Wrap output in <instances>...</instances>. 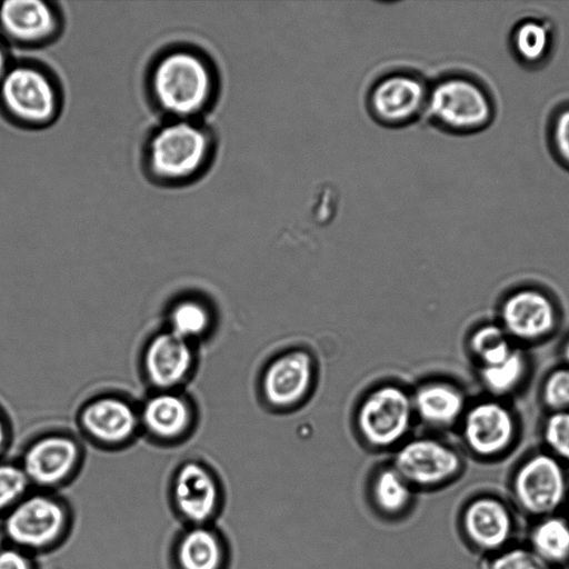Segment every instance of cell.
Here are the masks:
<instances>
[{
	"instance_id": "cell-1",
	"label": "cell",
	"mask_w": 569,
	"mask_h": 569,
	"mask_svg": "<svg viewBox=\"0 0 569 569\" xmlns=\"http://www.w3.org/2000/svg\"><path fill=\"white\" fill-rule=\"evenodd\" d=\"M143 90L160 120H204L219 97V71L201 47L172 42L161 47L149 60Z\"/></svg>"
},
{
	"instance_id": "cell-2",
	"label": "cell",
	"mask_w": 569,
	"mask_h": 569,
	"mask_svg": "<svg viewBox=\"0 0 569 569\" xmlns=\"http://www.w3.org/2000/svg\"><path fill=\"white\" fill-rule=\"evenodd\" d=\"M217 146V136L206 120L161 119L142 142L141 170L157 187L184 188L206 176Z\"/></svg>"
},
{
	"instance_id": "cell-3",
	"label": "cell",
	"mask_w": 569,
	"mask_h": 569,
	"mask_svg": "<svg viewBox=\"0 0 569 569\" xmlns=\"http://www.w3.org/2000/svg\"><path fill=\"white\" fill-rule=\"evenodd\" d=\"M63 107V86L50 66L34 58L12 61L0 81V111L8 121L23 130H44Z\"/></svg>"
},
{
	"instance_id": "cell-4",
	"label": "cell",
	"mask_w": 569,
	"mask_h": 569,
	"mask_svg": "<svg viewBox=\"0 0 569 569\" xmlns=\"http://www.w3.org/2000/svg\"><path fill=\"white\" fill-rule=\"evenodd\" d=\"M509 491L512 507L531 520L562 512L569 502L568 467L543 449L532 451L516 465Z\"/></svg>"
},
{
	"instance_id": "cell-5",
	"label": "cell",
	"mask_w": 569,
	"mask_h": 569,
	"mask_svg": "<svg viewBox=\"0 0 569 569\" xmlns=\"http://www.w3.org/2000/svg\"><path fill=\"white\" fill-rule=\"evenodd\" d=\"M425 114L443 130L468 133L485 128L491 121L493 104L477 81L452 74L429 86Z\"/></svg>"
},
{
	"instance_id": "cell-6",
	"label": "cell",
	"mask_w": 569,
	"mask_h": 569,
	"mask_svg": "<svg viewBox=\"0 0 569 569\" xmlns=\"http://www.w3.org/2000/svg\"><path fill=\"white\" fill-rule=\"evenodd\" d=\"M459 426L465 447L481 460L508 453L519 435L513 409L503 399L489 396L469 403Z\"/></svg>"
},
{
	"instance_id": "cell-7",
	"label": "cell",
	"mask_w": 569,
	"mask_h": 569,
	"mask_svg": "<svg viewBox=\"0 0 569 569\" xmlns=\"http://www.w3.org/2000/svg\"><path fill=\"white\" fill-rule=\"evenodd\" d=\"M64 26L63 10L56 1L0 2V33L19 49L38 50L51 46L61 37Z\"/></svg>"
},
{
	"instance_id": "cell-8",
	"label": "cell",
	"mask_w": 569,
	"mask_h": 569,
	"mask_svg": "<svg viewBox=\"0 0 569 569\" xmlns=\"http://www.w3.org/2000/svg\"><path fill=\"white\" fill-rule=\"evenodd\" d=\"M559 320L558 306L549 293L538 287L525 286L503 297L497 322L521 347L548 339Z\"/></svg>"
},
{
	"instance_id": "cell-9",
	"label": "cell",
	"mask_w": 569,
	"mask_h": 569,
	"mask_svg": "<svg viewBox=\"0 0 569 569\" xmlns=\"http://www.w3.org/2000/svg\"><path fill=\"white\" fill-rule=\"evenodd\" d=\"M429 84L415 71L385 73L369 88L367 108L380 124L401 127L426 112Z\"/></svg>"
},
{
	"instance_id": "cell-10",
	"label": "cell",
	"mask_w": 569,
	"mask_h": 569,
	"mask_svg": "<svg viewBox=\"0 0 569 569\" xmlns=\"http://www.w3.org/2000/svg\"><path fill=\"white\" fill-rule=\"evenodd\" d=\"M413 415L410 395L398 386L382 385L371 390L361 401L357 426L369 445L386 448L405 438Z\"/></svg>"
},
{
	"instance_id": "cell-11",
	"label": "cell",
	"mask_w": 569,
	"mask_h": 569,
	"mask_svg": "<svg viewBox=\"0 0 569 569\" xmlns=\"http://www.w3.org/2000/svg\"><path fill=\"white\" fill-rule=\"evenodd\" d=\"M460 526L467 543L486 557L515 543L518 523L511 503L493 493H479L462 508Z\"/></svg>"
},
{
	"instance_id": "cell-12",
	"label": "cell",
	"mask_w": 569,
	"mask_h": 569,
	"mask_svg": "<svg viewBox=\"0 0 569 569\" xmlns=\"http://www.w3.org/2000/svg\"><path fill=\"white\" fill-rule=\"evenodd\" d=\"M393 467L410 483L440 486L459 476L463 460L457 449L436 438H416L401 446Z\"/></svg>"
},
{
	"instance_id": "cell-13",
	"label": "cell",
	"mask_w": 569,
	"mask_h": 569,
	"mask_svg": "<svg viewBox=\"0 0 569 569\" xmlns=\"http://www.w3.org/2000/svg\"><path fill=\"white\" fill-rule=\"evenodd\" d=\"M194 360L192 343L167 329L148 341L142 367L156 390H176L191 375Z\"/></svg>"
},
{
	"instance_id": "cell-14",
	"label": "cell",
	"mask_w": 569,
	"mask_h": 569,
	"mask_svg": "<svg viewBox=\"0 0 569 569\" xmlns=\"http://www.w3.org/2000/svg\"><path fill=\"white\" fill-rule=\"evenodd\" d=\"M87 437L103 446L128 442L140 427L139 410L128 400L104 395L88 401L79 415Z\"/></svg>"
},
{
	"instance_id": "cell-15",
	"label": "cell",
	"mask_w": 569,
	"mask_h": 569,
	"mask_svg": "<svg viewBox=\"0 0 569 569\" xmlns=\"http://www.w3.org/2000/svg\"><path fill=\"white\" fill-rule=\"evenodd\" d=\"M63 525L64 512L59 503L44 496H33L9 512L4 531L19 546L39 548L52 542Z\"/></svg>"
},
{
	"instance_id": "cell-16",
	"label": "cell",
	"mask_w": 569,
	"mask_h": 569,
	"mask_svg": "<svg viewBox=\"0 0 569 569\" xmlns=\"http://www.w3.org/2000/svg\"><path fill=\"white\" fill-rule=\"evenodd\" d=\"M313 378L311 356L303 350L288 351L273 359L264 370L262 392L277 409L299 403L309 392Z\"/></svg>"
},
{
	"instance_id": "cell-17",
	"label": "cell",
	"mask_w": 569,
	"mask_h": 569,
	"mask_svg": "<svg viewBox=\"0 0 569 569\" xmlns=\"http://www.w3.org/2000/svg\"><path fill=\"white\" fill-rule=\"evenodd\" d=\"M79 458V445L71 436L49 433L29 445L21 467L29 481L40 486H52L72 472Z\"/></svg>"
},
{
	"instance_id": "cell-18",
	"label": "cell",
	"mask_w": 569,
	"mask_h": 569,
	"mask_svg": "<svg viewBox=\"0 0 569 569\" xmlns=\"http://www.w3.org/2000/svg\"><path fill=\"white\" fill-rule=\"evenodd\" d=\"M140 427L154 439L173 441L186 436L193 422L190 401L176 390H157L139 410Z\"/></svg>"
},
{
	"instance_id": "cell-19",
	"label": "cell",
	"mask_w": 569,
	"mask_h": 569,
	"mask_svg": "<svg viewBox=\"0 0 569 569\" xmlns=\"http://www.w3.org/2000/svg\"><path fill=\"white\" fill-rule=\"evenodd\" d=\"M413 413L427 426L437 429L459 425L468 401L465 391L447 380L420 385L411 396Z\"/></svg>"
},
{
	"instance_id": "cell-20",
	"label": "cell",
	"mask_w": 569,
	"mask_h": 569,
	"mask_svg": "<svg viewBox=\"0 0 569 569\" xmlns=\"http://www.w3.org/2000/svg\"><path fill=\"white\" fill-rule=\"evenodd\" d=\"M214 478L202 465L189 461L176 473L173 498L179 511L188 520L200 523L208 520L218 505Z\"/></svg>"
},
{
	"instance_id": "cell-21",
	"label": "cell",
	"mask_w": 569,
	"mask_h": 569,
	"mask_svg": "<svg viewBox=\"0 0 569 569\" xmlns=\"http://www.w3.org/2000/svg\"><path fill=\"white\" fill-rule=\"evenodd\" d=\"M555 569L569 566V516L558 512L533 519L525 542Z\"/></svg>"
},
{
	"instance_id": "cell-22",
	"label": "cell",
	"mask_w": 569,
	"mask_h": 569,
	"mask_svg": "<svg viewBox=\"0 0 569 569\" xmlns=\"http://www.w3.org/2000/svg\"><path fill=\"white\" fill-rule=\"evenodd\" d=\"M476 371L478 381L488 396L503 399L522 386L529 371V360L522 347L518 346L503 360L477 367Z\"/></svg>"
},
{
	"instance_id": "cell-23",
	"label": "cell",
	"mask_w": 569,
	"mask_h": 569,
	"mask_svg": "<svg viewBox=\"0 0 569 569\" xmlns=\"http://www.w3.org/2000/svg\"><path fill=\"white\" fill-rule=\"evenodd\" d=\"M517 347L518 345L497 321L478 325L470 331L467 341V348L476 368L503 360Z\"/></svg>"
},
{
	"instance_id": "cell-24",
	"label": "cell",
	"mask_w": 569,
	"mask_h": 569,
	"mask_svg": "<svg viewBox=\"0 0 569 569\" xmlns=\"http://www.w3.org/2000/svg\"><path fill=\"white\" fill-rule=\"evenodd\" d=\"M222 550L216 535L204 528L188 531L178 547L182 569H219Z\"/></svg>"
},
{
	"instance_id": "cell-25",
	"label": "cell",
	"mask_w": 569,
	"mask_h": 569,
	"mask_svg": "<svg viewBox=\"0 0 569 569\" xmlns=\"http://www.w3.org/2000/svg\"><path fill=\"white\" fill-rule=\"evenodd\" d=\"M168 330L192 342L209 331L212 316L204 302L197 298L186 297L171 306L168 313Z\"/></svg>"
},
{
	"instance_id": "cell-26",
	"label": "cell",
	"mask_w": 569,
	"mask_h": 569,
	"mask_svg": "<svg viewBox=\"0 0 569 569\" xmlns=\"http://www.w3.org/2000/svg\"><path fill=\"white\" fill-rule=\"evenodd\" d=\"M515 54L525 63L543 61L550 52L552 34L550 28L537 19H527L518 23L511 36Z\"/></svg>"
},
{
	"instance_id": "cell-27",
	"label": "cell",
	"mask_w": 569,
	"mask_h": 569,
	"mask_svg": "<svg viewBox=\"0 0 569 569\" xmlns=\"http://www.w3.org/2000/svg\"><path fill=\"white\" fill-rule=\"evenodd\" d=\"M410 483L392 466L382 469L373 482V497L380 509L389 513L401 511L411 498Z\"/></svg>"
},
{
	"instance_id": "cell-28",
	"label": "cell",
	"mask_w": 569,
	"mask_h": 569,
	"mask_svg": "<svg viewBox=\"0 0 569 569\" xmlns=\"http://www.w3.org/2000/svg\"><path fill=\"white\" fill-rule=\"evenodd\" d=\"M540 437L542 449L569 468V410L547 412Z\"/></svg>"
},
{
	"instance_id": "cell-29",
	"label": "cell",
	"mask_w": 569,
	"mask_h": 569,
	"mask_svg": "<svg viewBox=\"0 0 569 569\" xmlns=\"http://www.w3.org/2000/svg\"><path fill=\"white\" fill-rule=\"evenodd\" d=\"M479 569H555L540 559L526 543H512L492 555L481 557Z\"/></svg>"
},
{
	"instance_id": "cell-30",
	"label": "cell",
	"mask_w": 569,
	"mask_h": 569,
	"mask_svg": "<svg viewBox=\"0 0 569 569\" xmlns=\"http://www.w3.org/2000/svg\"><path fill=\"white\" fill-rule=\"evenodd\" d=\"M540 400L547 412L569 410V367L551 369L540 386Z\"/></svg>"
},
{
	"instance_id": "cell-31",
	"label": "cell",
	"mask_w": 569,
	"mask_h": 569,
	"mask_svg": "<svg viewBox=\"0 0 569 569\" xmlns=\"http://www.w3.org/2000/svg\"><path fill=\"white\" fill-rule=\"evenodd\" d=\"M28 483L29 479L21 466L0 463V510L19 499Z\"/></svg>"
},
{
	"instance_id": "cell-32",
	"label": "cell",
	"mask_w": 569,
	"mask_h": 569,
	"mask_svg": "<svg viewBox=\"0 0 569 569\" xmlns=\"http://www.w3.org/2000/svg\"><path fill=\"white\" fill-rule=\"evenodd\" d=\"M550 141L558 159L569 168V107L559 110L550 127Z\"/></svg>"
},
{
	"instance_id": "cell-33",
	"label": "cell",
	"mask_w": 569,
	"mask_h": 569,
	"mask_svg": "<svg viewBox=\"0 0 569 569\" xmlns=\"http://www.w3.org/2000/svg\"><path fill=\"white\" fill-rule=\"evenodd\" d=\"M0 569H31L29 560L18 550H0Z\"/></svg>"
},
{
	"instance_id": "cell-34",
	"label": "cell",
	"mask_w": 569,
	"mask_h": 569,
	"mask_svg": "<svg viewBox=\"0 0 569 569\" xmlns=\"http://www.w3.org/2000/svg\"><path fill=\"white\" fill-rule=\"evenodd\" d=\"M12 61L9 57V52L3 42L0 41V81L4 77Z\"/></svg>"
},
{
	"instance_id": "cell-35",
	"label": "cell",
	"mask_w": 569,
	"mask_h": 569,
	"mask_svg": "<svg viewBox=\"0 0 569 569\" xmlns=\"http://www.w3.org/2000/svg\"><path fill=\"white\" fill-rule=\"evenodd\" d=\"M8 437H9L8 427H7L2 416L0 415V453L3 451V449L6 448V446L8 443Z\"/></svg>"
},
{
	"instance_id": "cell-36",
	"label": "cell",
	"mask_w": 569,
	"mask_h": 569,
	"mask_svg": "<svg viewBox=\"0 0 569 569\" xmlns=\"http://www.w3.org/2000/svg\"><path fill=\"white\" fill-rule=\"evenodd\" d=\"M562 363L569 367V337L565 340L561 347Z\"/></svg>"
},
{
	"instance_id": "cell-37",
	"label": "cell",
	"mask_w": 569,
	"mask_h": 569,
	"mask_svg": "<svg viewBox=\"0 0 569 569\" xmlns=\"http://www.w3.org/2000/svg\"><path fill=\"white\" fill-rule=\"evenodd\" d=\"M568 507H569V502H568ZM568 516H569V512H568Z\"/></svg>"
}]
</instances>
